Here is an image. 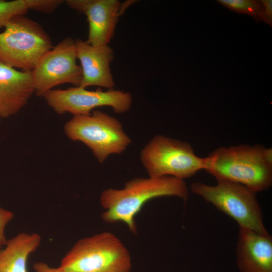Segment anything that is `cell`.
<instances>
[{"mask_svg": "<svg viewBox=\"0 0 272 272\" xmlns=\"http://www.w3.org/2000/svg\"><path fill=\"white\" fill-rule=\"evenodd\" d=\"M52 46L50 37L39 24L25 15H18L0 33V62L32 71Z\"/></svg>", "mask_w": 272, "mask_h": 272, "instance_id": "5", "label": "cell"}, {"mask_svg": "<svg viewBox=\"0 0 272 272\" xmlns=\"http://www.w3.org/2000/svg\"><path fill=\"white\" fill-rule=\"evenodd\" d=\"M63 2L62 0H29L30 10L50 13L54 11Z\"/></svg>", "mask_w": 272, "mask_h": 272, "instance_id": "17", "label": "cell"}, {"mask_svg": "<svg viewBox=\"0 0 272 272\" xmlns=\"http://www.w3.org/2000/svg\"><path fill=\"white\" fill-rule=\"evenodd\" d=\"M236 263L240 272H272V237L239 227Z\"/></svg>", "mask_w": 272, "mask_h": 272, "instance_id": "12", "label": "cell"}, {"mask_svg": "<svg viewBox=\"0 0 272 272\" xmlns=\"http://www.w3.org/2000/svg\"><path fill=\"white\" fill-rule=\"evenodd\" d=\"M34 92L31 71H19L0 62V117L19 112Z\"/></svg>", "mask_w": 272, "mask_h": 272, "instance_id": "13", "label": "cell"}, {"mask_svg": "<svg viewBox=\"0 0 272 272\" xmlns=\"http://www.w3.org/2000/svg\"><path fill=\"white\" fill-rule=\"evenodd\" d=\"M164 196H175L186 201L189 191L186 183L171 176L135 178L126 182L122 189L108 188L101 193L100 202L106 210L101 217L109 223L122 222L137 234L135 215L149 200Z\"/></svg>", "mask_w": 272, "mask_h": 272, "instance_id": "2", "label": "cell"}, {"mask_svg": "<svg viewBox=\"0 0 272 272\" xmlns=\"http://www.w3.org/2000/svg\"><path fill=\"white\" fill-rule=\"evenodd\" d=\"M77 59L75 40L71 37L65 38L44 53L31 71L37 96L43 97L60 84L80 86L82 71Z\"/></svg>", "mask_w": 272, "mask_h": 272, "instance_id": "8", "label": "cell"}, {"mask_svg": "<svg viewBox=\"0 0 272 272\" xmlns=\"http://www.w3.org/2000/svg\"><path fill=\"white\" fill-rule=\"evenodd\" d=\"M40 235L36 233H21L7 240L0 248V272H28L30 255L39 246Z\"/></svg>", "mask_w": 272, "mask_h": 272, "instance_id": "14", "label": "cell"}, {"mask_svg": "<svg viewBox=\"0 0 272 272\" xmlns=\"http://www.w3.org/2000/svg\"><path fill=\"white\" fill-rule=\"evenodd\" d=\"M204 170L217 180L242 184L257 193L272 185V148L260 144L217 148L206 157Z\"/></svg>", "mask_w": 272, "mask_h": 272, "instance_id": "1", "label": "cell"}, {"mask_svg": "<svg viewBox=\"0 0 272 272\" xmlns=\"http://www.w3.org/2000/svg\"><path fill=\"white\" fill-rule=\"evenodd\" d=\"M264 10L261 20L270 26H272V1L262 0Z\"/></svg>", "mask_w": 272, "mask_h": 272, "instance_id": "19", "label": "cell"}, {"mask_svg": "<svg viewBox=\"0 0 272 272\" xmlns=\"http://www.w3.org/2000/svg\"><path fill=\"white\" fill-rule=\"evenodd\" d=\"M48 105L58 114L65 112L75 115H90L95 108L107 106L117 113L128 111L132 96L129 92L109 89L89 91L80 86L66 89H52L43 96Z\"/></svg>", "mask_w": 272, "mask_h": 272, "instance_id": "9", "label": "cell"}, {"mask_svg": "<svg viewBox=\"0 0 272 272\" xmlns=\"http://www.w3.org/2000/svg\"><path fill=\"white\" fill-rule=\"evenodd\" d=\"M33 267L36 272H64L59 267H52L43 262L34 263Z\"/></svg>", "mask_w": 272, "mask_h": 272, "instance_id": "20", "label": "cell"}, {"mask_svg": "<svg viewBox=\"0 0 272 272\" xmlns=\"http://www.w3.org/2000/svg\"><path fill=\"white\" fill-rule=\"evenodd\" d=\"M12 212L0 208V248L7 242L5 236V229L7 224L13 218Z\"/></svg>", "mask_w": 272, "mask_h": 272, "instance_id": "18", "label": "cell"}, {"mask_svg": "<svg viewBox=\"0 0 272 272\" xmlns=\"http://www.w3.org/2000/svg\"><path fill=\"white\" fill-rule=\"evenodd\" d=\"M217 2L231 11L252 16L257 22L262 19L264 7L260 1L218 0Z\"/></svg>", "mask_w": 272, "mask_h": 272, "instance_id": "15", "label": "cell"}, {"mask_svg": "<svg viewBox=\"0 0 272 272\" xmlns=\"http://www.w3.org/2000/svg\"><path fill=\"white\" fill-rule=\"evenodd\" d=\"M64 131L71 140L88 147L100 163L111 154L122 153L131 142L117 118L99 110L74 115L65 124Z\"/></svg>", "mask_w": 272, "mask_h": 272, "instance_id": "6", "label": "cell"}, {"mask_svg": "<svg viewBox=\"0 0 272 272\" xmlns=\"http://www.w3.org/2000/svg\"><path fill=\"white\" fill-rule=\"evenodd\" d=\"M64 272H129V252L114 234L104 232L78 241L63 257Z\"/></svg>", "mask_w": 272, "mask_h": 272, "instance_id": "3", "label": "cell"}, {"mask_svg": "<svg viewBox=\"0 0 272 272\" xmlns=\"http://www.w3.org/2000/svg\"><path fill=\"white\" fill-rule=\"evenodd\" d=\"M30 9L29 0H0V29L14 17L24 15Z\"/></svg>", "mask_w": 272, "mask_h": 272, "instance_id": "16", "label": "cell"}, {"mask_svg": "<svg viewBox=\"0 0 272 272\" xmlns=\"http://www.w3.org/2000/svg\"><path fill=\"white\" fill-rule=\"evenodd\" d=\"M75 40L82 71L80 87L96 86L112 89L115 83L110 64L114 58L113 49L108 45L94 46L81 39Z\"/></svg>", "mask_w": 272, "mask_h": 272, "instance_id": "11", "label": "cell"}, {"mask_svg": "<svg viewBox=\"0 0 272 272\" xmlns=\"http://www.w3.org/2000/svg\"><path fill=\"white\" fill-rule=\"evenodd\" d=\"M140 159L150 177L171 176L183 180L204 170L206 162L188 143L163 135L149 141L141 150Z\"/></svg>", "mask_w": 272, "mask_h": 272, "instance_id": "7", "label": "cell"}, {"mask_svg": "<svg viewBox=\"0 0 272 272\" xmlns=\"http://www.w3.org/2000/svg\"><path fill=\"white\" fill-rule=\"evenodd\" d=\"M132 1L117 0H67L71 9L85 14L89 24L87 42L92 45H108L114 35L119 16Z\"/></svg>", "mask_w": 272, "mask_h": 272, "instance_id": "10", "label": "cell"}, {"mask_svg": "<svg viewBox=\"0 0 272 272\" xmlns=\"http://www.w3.org/2000/svg\"><path fill=\"white\" fill-rule=\"evenodd\" d=\"M215 185L192 183L190 190L234 220L239 227L269 234L256 193L240 183L217 180Z\"/></svg>", "mask_w": 272, "mask_h": 272, "instance_id": "4", "label": "cell"}]
</instances>
